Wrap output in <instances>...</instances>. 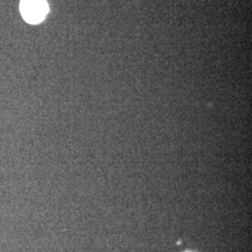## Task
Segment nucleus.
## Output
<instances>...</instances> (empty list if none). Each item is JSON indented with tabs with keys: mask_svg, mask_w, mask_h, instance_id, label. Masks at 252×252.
<instances>
[{
	"mask_svg": "<svg viewBox=\"0 0 252 252\" xmlns=\"http://www.w3.org/2000/svg\"><path fill=\"white\" fill-rule=\"evenodd\" d=\"M23 17L30 24H38L48 13L46 0H22L20 5Z\"/></svg>",
	"mask_w": 252,
	"mask_h": 252,
	"instance_id": "f257e3e1",
	"label": "nucleus"
}]
</instances>
